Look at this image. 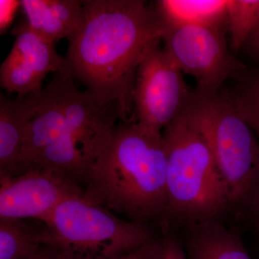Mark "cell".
<instances>
[{
	"label": "cell",
	"mask_w": 259,
	"mask_h": 259,
	"mask_svg": "<svg viewBox=\"0 0 259 259\" xmlns=\"http://www.w3.org/2000/svg\"><path fill=\"white\" fill-rule=\"evenodd\" d=\"M83 8L82 25L68 38L70 74L97 105L116 104L122 122L135 123L138 69L166 27L154 5L141 0H87Z\"/></svg>",
	"instance_id": "cell-1"
},
{
	"label": "cell",
	"mask_w": 259,
	"mask_h": 259,
	"mask_svg": "<svg viewBox=\"0 0 259 259\" xmlns=\"http://www.w3.org/2000/svg\"><path fill=\"white\" fill-rule=\"evenodd\" d=\"M166 166L163 135L122 122L89 170L84 194L109 210L144 223L166 211Z\"/></svg>",
	"instance_id": "cell-2"
},
{
	"label": "cell",
	"mask_w": 259,
	"mask_h": 259,
	"mask_svg": "<svg viewBox=\"0 0 259 259\" xmlns=\"http://www.w3.org/2000/svg\"><path fill=\"white\" fill-rule=\"evenodd\" d=\"M162 135L167 151L164 214L189 226L216 221L231 201L198 124L185 109Z\"/></svg>",
	"instance_id": "cell-3"
},
{
	"label": "cell",
	"mask_w": 259,
	"mask_h": 259,
	"mask_svg": "<svg viewBox=\"0 0 259 259\" xmlns=\"http://www.w3.org/2000/svg\"><path fill=\"white\" fill-rule=\"evenodd\" d=\"M185 109L208 142L231 203L251 202L259 185V144L232 95L197 90Z\"/></svg>",
	"instance_id": "cell-4"
},
{
	"label": "cell",
	"mask_w": 259,
	"mask_h": 259,
	"mask_svg": "<svg viewBox=\"0 0 259 259\" xmlns=\"http://www.w3.org/2000/svg\"><path fill=\"white\" fill-rule=\"evenodd\" d=\"M45 224L51 245L72 259H120L153 241L145 223L116 217L84 192L61 202Z\"/></svg>",
	"instance_id": "cell-5"
},
{
	"label": "cell",
	"mask_w": 259,
	"mask_h": 259,
	"mask_svg": "<svg viewBox=\"0 0 259 259\" xmlns=\"http://www.w3.org/2000/svg\"><path fill=\"white\" fill-rule=\"evenodd\" d=\"M190 95L182 70L159 44L153 46L137 71L135 122L149 134L162 136L185 110Z\"/></svg>",
	"instance_id": "cell-6"
},
{
	"label": "cell",
	"mask_w": 259,
	"mask_h": 259,
	"mask_svg": "<svg viewBox=\"0 0 259 259\" xmlns=\"http://www.w3.org/2000/svg\"><path fill=\"white\" fill-rule=\"evenodd\" d=\"M212 25H186L166 30L164 50L185 74L194 76L197 90L219 91L228 78L244 69L227 46L225 29Z\"/></svg>",
	"instance_id": "cell-7"
},
{
	"label": "cell",
	"mask_w": 259,
	"mask_h": 259,
	"mask_svg": "<svg viewBox=\"0 0 259 259\" xmlns=\"http://www.w3.org/2000/svg\"><path fill=\"white\" fill-rule=\"evenodd\" d=\"M0 220L46 223L66 199L83 194L77 182L47 168L0 177Z\"/></svg>",
	"instance_id": "cell-8"
},
{
	"label": "cell",
	"mask_w": 259,
	"mask_h": 259,
	"mask_svg": "<svg viewBox=\"0 0 259 259\" xmlns=\"http://www.w3.org/2000/svg\"><path fill=\"white\" fill-rule=\"evenodd\" d=\"M15 40L0 67V83L7 95L26 96L42 91L50 72L69 71L66 57L58 54L54 44L44 41L23 19L12 30Z\"/></svg>",
	"instance_id": "cell-9"
},
{
	"label": "cell",
	"mask_w": 259,
	"mask_h": 259,
	"mask_svg": "<svg viewBox=\"0 0 259 259\" xmlns=\"http://www.w3.org/2000/svg\"><path fill=\"white\" fill-rule=\"evenodd\" d=\"M37 97L38 93L15 99L0 95V177L20 174L25 132L36 113Z\"/></svg>",
	"instance_id": "cell-10"
},
{
	"label": "cell",
	"mask_w": 259,
	"mask_h": 259,
	"mask_svg": "<svg viewBox=\"0 0 259 259\" xmlns=\"http://www.w3.org/2000/svg\"><path fill=\"white\" fill-rule=\"evenodd\" d=\"M83 1L22 0L20 6L32 31L44 41L56 44L69 38L83 21Z\"/></svg>",
	"instance_id": "cell-11"
},
{
	"label": "cell",
	"mask_w": 259,
	"mask_h": 259,
	"mask_svg": "<svg viewBox=\"0 0 259 259\" xmlns=\"http://www.w3.org/2000/svg\"><path fill=\"white\" fill-rule=\"evenodd\" d=\"M186 250L190 259H252L238 235L216 221L190 225Z\"/></svg>",
	"instance_id": "cell-12"
},
{
	"label": "cell",
	"mask_w": 259,
	"mask_h": 259,
	"mask_svg": "<svg viewBox=\"0 0 259 259\" xmlns=\"http://www.w3.org/2000/svg\"><path fill=\"white\" fill-rule=\"evenodd\" d=\"M228 0H160L157 14L166 29L186 25L227 27Z\"/></svg>",
	"instance_id": "cell-13"
},
{
	"label": "cell",
	"mask_w": 259,
	"mask_h": 259,
	"mask_svg": "<svg viewBox=\"0 0 259 259\" xmlns=\"http://www.w3.org/2000/svg\"><path fill=\"white\" fill-rule=\"evenodd\" d=\"M26 221L1 220L0 259H36L51 245L47 225Z\"/></svg>",
	"instance_id": "cell-14"
},
{
	"label": "cell",
	"mask_w": 259,
	"mask_h": 259,
	"mask_svg": "<svg viewBox=\"0 0 259 259\" xmlns=\"http://www.w3.org/2000/svg\"><path fill=\"white\" fill-rule=\"evenodd\" d=\"M227 22L231 47L238 51L259 22V0H228Z\"/></svg>",
	"instance_id": "cell-15"
},
{
	"label": "cell",
	"mask_w": 259,
	"mask_h": 259,
	"mask_svg": "<svg viewBox=\"0 0 259 259\" xmlns=\"http://www.w3.org/2000/svg\"><path fill=\"white\" fill-rule=\"evenodd\" d=\"M232 97L242 117L259 137V73L247 79Z\"/></svg>",
	"instance_id": "cell-16"
},
{
	"label": "cell",
	"mask_w": 259,
	"mask_h": 259,
	"mask_svg": "<svg viewBox=\"0 0 259 259\" xmlns=\"http://www.w3.org/2000/svg\"><path fill=\"white\" fill-rule=\"evenodd\" d=\"M139 252L144 259H187L180 242L172 236L151 241L140 248Z\"/></svg>",
	"instance_id": "cell-17"
},
{
	"label": "cell",
	"mask_w": 259,
	"mask_h": 259,
	"mask_svg": "<svg viewBox=\"0 0 259 259\" xmlns=\"http://www.w3.org/2000/svg\"><path fill=\"white\" fill-rule=\"evenodd\" d=\"M36 259H72L62 250L51 245Z\"/></svg>",
	"instance_id": "cell-18"
},
{
	"label": "cell",
	"mask_w": 259,
	"mask_h": 259,
	"mask_svg": "<svg viewBox=\"0 0 259 259\" xmlns=\"http://www.w3.org/2000/svg\"><path fill=\"white\" fill-rule=\"evenodd\" d=\"M245 44L248 46L253 54L259 57V22Z\"/></svg>",
	"instance_id": "cell-19"
},
{
	"label": "cell",
	"mask_w": 259,
	"mask_h": 259,
	"mask_svg": "<svg viewBox=\"0 0 259 259\" xmlns=\"http://www.w3.org/2000/svg\"><path fill=\"white\" fill-rule=\"evenodd\" d=\"M120 259H144L142 255L140 253L139 249L133 253H128V254L124 255Z\"/></svg>",
	"instance_id": "cell-20"
},
{
	"label": "cell",
	"mask_w": 259,
	"mask_h": 259,
	"mask_svg": "<svg viewBox=\"0 0 259 259\" xmlns=\"http://www.w3.org/2000/svg\"><path fill=\"white\" fill-rule=\"evenodd\" d=\"M251 202H253V205H255V208L259 212V185Z\"/></svg>",
	"instance_id": "cell-21"
}]
</instances>
